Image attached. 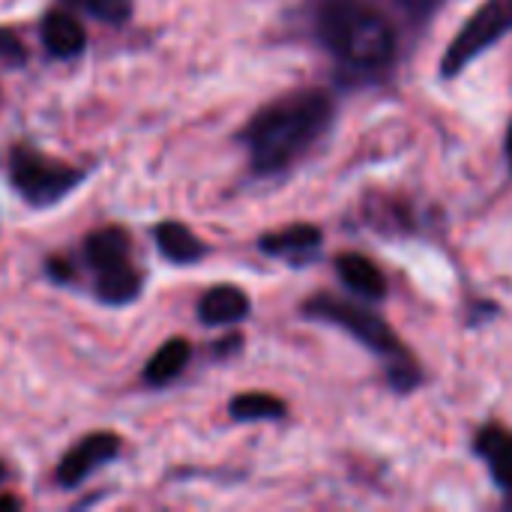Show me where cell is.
<instances>
[{"instance_id":"obj_12","label":"cell","mask_w":512,"mask_h":512,"mask_svg":"<svg viewBox=\"0 0 512 512\" xmlns=\"http://www.w3.org/2000/svg\"><path fill=\"white\" fill-rule=\"evenodd\" d=\"M153 237H156L159 252L174 264H195L207 255L204 240H198L183 222H159Z\"/></svg>"},{"instance_id":"obj_2","label":"cell","mask_w":512,"mask_h":512,"mask_svg":"<svg viewBox=\"0 0 512 512\" xmlns=\"http://www.w3.org/2000/svg\"><path fill=\"white\" fill-rule=\"evenodd\" d=\"M324 48L357 72L387 69L396 57V24L378 0H312Z\"/></svg>"},{"instance_id":"obj_19","label":"cell","mask_w":512,"mask_h":512,"mask_svg":"<svg viewBox=\"0 0 512 512\" xmlns=\"http://www.w3.org/2000/svg\"><path fill=\"white\" fill-rule=\"evenodd\" d=\"M48 270H51L54 279H69L72 276V270L66 264H60V261H48Z\"/></svg>"},{"instance_id":"obj_18","label":"cell","mask_w":512,"mask_h":512,"mask_svg":"<svg viewBox=\"0 0 512 512\" xmlns=\"http://www.w3.org/2000/svg\"><path fill=\"white\" fill-rule=\"evenodd\" d=\"M27 63V48L21 45V39L12 30L0 27V66L6 69H18Z\"/></svg>"},{"instance_id":"obj_6","label":"cell","mask_w":512,"mask_h":512,"mask_svg":"<svg viewBox=\"0 0 512 512\" xmlns=\"http://www.w3.org/2000/svg\"><path fill=\"white\" fill-rule=\"evenodd\" d=\"M120 453V438L114 432H93L84 435L57 465V483L60 486H78L84 477L99 471L105 462H111Z\"/></svg>"},{"instance_id":"obj_17","label":"cell","mask_w":512,"mask_h":512,"mask_svg":"<svg viewBox=\"0 0 512 512\" xmlns=\"http://www.w3.org/2000/svg\"><path fill=\"white\" fill-rule=\"evenodd\" d=\"M66 3L105 24H123L132 15V0H66Z\"/></svg>"},{"instance_id":"obj_8","label":"cell","mask_w":512,"mask_h":512,"mask_svg":"<svg viewBox=\"0 0 512 512\" xmlns=\"http://www.w3.org/2000/svg\"><path fill=\"white\" fill-rule=\"evenodd\" d=\"M252 303L246 297L243 288L237 285H216L210 288L201 303H198V318L207 327H225V324H237L249 315Z\"/></svg>"},{"instance_id":"obj_16","label":"cell","mask_w":512,"mask_h":512,"mask_svg":"<svg viewBox=\"0 0 512 512\" xmlns=\"http://www.w3.org/2000/svg\"><path fill=\"white\" fill-rule=\"evenodd\" d=\"M285 411H288L285 402L270 393H240L228 405V414L237 423H270V420H282Z\"/></svg>"},{"instance_id":"obj_11","label":"cell","mask_w":512,"mask_h":512,"mask_svg":"<svg viewBox=\"0 0 512 512\" xmlns=\"http://www.w3.org/2000/svg\"><path fill=\"white\" fill-rule=\"evenodd\" d=\"M324 234L315 225H288L285 231H273L264 234L258 240V249L264 255H276V258H300L309 255L321 246Z\"/></svg>"},{"instance_id":"obj_10","label":"cell","mask_w":512,"mask_h":512,"mask_svg":"<svg viewBox=\"0 0 512 512\" xmlns=\"http://www.w3.org/2000/svg\"><path fill=\"white\" fill-rule=\"evenodd\" d=\"M336 273L339 279L360 297H369V300H381L387 294V279L384 273L366 258V255H357V252H345L336 258Z\"/></svg>"},{"instance_id":"obj_22","label":"cell","mask_w":512,"mask_h":512,"mask_svg":"<svg viewBox=\"0 0 512 512\" xmlns=\"http://www.w3.org/2000/svg\"><path fill=\"white\" fill-rule=\"evenodd\" d=\"M3 480H6V465L0 462V483H3Z\"/></svg>"},{"instance_id":"obj_21","label":"cell","mask_w":512,"mask_h":512,"mask_svg":"<svg viewBox=\"0 0 512 512\" xmlns=\"http://www.w3.org/2000/svg\"><path fill=\"white\" fill-rule=\"evenodd\" d=\"M507 162H510V171H512V120H510V129H507Z\"/></svg>"},{"instance_id":"obj_9","label":"cell","mask_w":512,"mask_h":512,"mask_svg":"<svg viewBox=\"0 0 512 512\" xmlns=\"http://www.w3.org/2000/svg\"><path fill=\"white\" fill-rule=\"evenodd\" d=\"M42 42H45L51 57L66 60V57H78L84 51L87 33H84V27L78 24L75 15H69L63 9H54L42 21Z\"/></svg>"},{"instance_id":"obj_15","label":"cell","mask_w":512,"mask_h":512,"mask_svg":"<svg viewBox=\"0 0 512 512\" xmlns=\"http://www.w3.org/2000/svg\"><path fill=\"white\" fill-rule=\"evenodd\" d=\"M192 357V345L186 339H168L144 366V381L150 387H165L171 384L174 378H180V372L186 369Z\"/></svg>"},{"instance_id":"obj_5","label":"cell","mask_w":512,"mask_h":512,"mask_svg":"<svg viewBox=\"0 0 512 512\" xmlns=\"http://www.w3.org/2000/svg\"><path fill=\"white\" fill-rule=\"evenodd\" d=\"M512 30V0H483L477 12L462 24L450 48L441 60V75L456 78L465 66H471L486 48L501 42Z\"/></svg>"},{"instance_id":"obj_14","label":"cell","mask_w":512,"mask_h":512,"mask_svg":"<svg viewBox=\"0 0 512 512\" xmlns=\"http://www.w3.org/2000/svg\"><path fill=\"white\" fill-rule=\"evenodd\" d=\"M141 285H144V279L129 261L117 264V267H108V270H99V276H96V294L108 306L132 303L141 294Z\"/></svg>"},{"instance_id":"obj_7","label":"cell","mask_w":512,"mask_h":512,"mask_svg":"<svg viewBox=\"0 0 512 512\" xmlns=\"http://www.w3.org/2000/svg\"><path fill=\"white\" fill-rule=\"evenodd\" d=\"M477 456L489 465L492 480L498 483V489H504L512 495V432L504 426H486L480 429L477 441H474Z\"/></svg>"},{"instance_id":"obj_3","label":"cell","mask_w":512,"mask_h":512,"mask_svg":"<svg viewBox=\"0 0 512 512\" xmlns=\"http://www.w3.org/2000/svg\"><path fill=\"white\" fill-rule=\"evenodd\" d=\"M303 315H309V318H315V321H324V324H336V327H342L345 333H351L354 339H360L366 348H372L375 354L393 360L390 381H393L399 390H411V387L420 381L417 363L411 360V354L405 351V345L399 342V336L384 324L381 315L369 312L366 306L339 300V297H333V294H315V297H309V300L303 303Z\"/></svg>"},{"instance_id":"obj_1","label":"cell","mask_w":512,"mask_h":512,"mask_svg":"<svg viewBox=\"0 0 512 512\" xmlns=\"http://www.w3.org/2000/svg\"><path fill=\"white\" fill-rule=\"evenodd\" d=\"M333 123V99L324 90H297L267 102L240 132L255 174H279L309 153Z\"/></svg>"},{"instance_id":"obj_13","label":"cell","mask_w":512,"mask_h":512,"mask_svg":"<svg viewBox=\"0 0 512 512\" xmlns=\"http://www.w3.org/2000/svg\"><path fill=\"white\" fill-rule=\"evenodd\" d=\"M129 249H132L129 234L120 225L99 228V231H93L84 240V255L96 267V273L108 270V267H117V264H126L129 261Z\"/></svg>"},{"instance_id":"obj_4","label":"cell","mask_w":512,"mask_h":512,"mask_svg":"<svg viewBox=\"0 0 512 512\" xmlns=\"http://www.w3.org/2000/svg\"><path fill=\"white\" fill-rule=\"evenodd\" d=\"M81 180H84V171H78L60 159L42 156L30 147H15L9 153V183L33 207L57 204Z\"/></svg>"},{"instance_id":"obj_20","label":"cell","mask_w":512,"mask_h":512,"mask_svg":"<svg viewBox=\"0 0 512 512\" xmlns=\"http://www.w3.org/2000/svg\"><path fill=\"white\" fill-rule=\"evenodd\" d=\"M18 507H21L18 498H12V495H3V498H0V510H18Z\"/></svg>"}]
</instances>
